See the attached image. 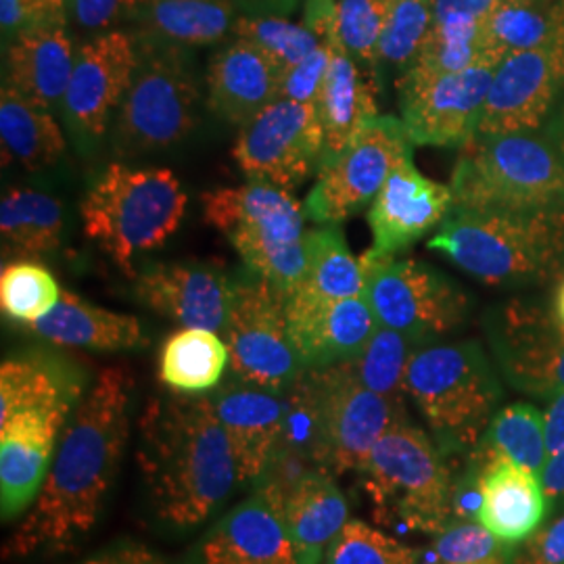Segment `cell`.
Segmentation results:
<instances>
[{"label": "cell", "mask_w": 564, "mask_h": 564, "mask_svg": "<svg viewBox=\"0 0 564 564\" xmlns=\"http://www.w3.org/2000/svg\"><path fill=\"white\" fill-rule=\"evenodd\" d=\"M132 381L123 368H105L61 433L41 494L7 542V556L63 552L101 517L128 442Z\"/></svg>", "instance_id": "cell-1"}, {"label": "cell", "mask_w": 564, "mask_h": 564, "mask_svg": "<svg viewBox=\"0 0 564 564\" xmlns=\"http://www.w3.org/2000/svg\"><path fill=\"white\" fill-rule=\"evenodd\" d=\"M139 426V466L155 514L178 529L207 521L239 484L212 398H158Z\"/></svg>", "instance_id": "cell-2"}, {"label": "cell", "mask_w": 564, "mask_h": 564, "mask_svg": "<svg viewBox=\"0 0 564 564\" xmlns=\"http://www.w3.org/2000/svg\"><path fill=\"white\" fill-rule=\"evenodd\" d=\"M289 421L305 426L310 456L321 470H362L384 433L405 421L403 403L364 387L349 364L305 368L286 389Z\"/></svg>", "instance_id": "cell-3"}, {"label": "cell", "mask_w": 564, "mask_h": 564, "mask_svg": "<svg viewBox=\"0 0 564 564\" xmlns=\"http://www.w3.org/2000/svg\"><path fill=\"white\" fill-rule=\"evenodd\" d=\"M429 249L487 284L545 281L564 265V207L542 212H452Z\"/></svg>", "instance_id": "cell-4"}, {"label": "cell", "mask_w": 564, "mask_h": 564, "mask_svg": "<svg viewBox=\"0 0 564 564\" xmlns=\"http://www.w3.org/2000/svg\"><path fill=\"white\" fill-rule=\"evenodd\" d=\"M452 212H542L564 207V158L538 132L475 134L452 172Z\"/></svg>", "instance_id": "cell-5"}, {"label": "cell", "mask_w": 564, "mask_h": 564, "mask_svg": "<svg viewBox=\"0 0 564 564\" xmlns=\"http://www.w3.org/2000/svg\"><path fill=\"white\" fill-rule=\"evenodd\" d=\"M80 212L86 237L134 274V260L178 230L186 193L172 170L111 163L86 191Z\"/></svg>", "instance_id": "cell-6"}, {"label": "cell", "mask_w": 564, "mask_h": 564, "mask_svg": "<svg viewBox=\"0 0 564 564\" xmlns=\"http://www.w3.org/2000/svg\"><path fill=\"white\" fill-rule=\"evenodd\" d=\"M405 391L444 454L477 447L502 400V384L477 341L421 345Z\"/></svg>", "instance_id": "cell-7"}, {"label": "cell", "mask_w": 564, "mask_h": 564, "mask_svg": "<svg viewBox=\"0 0 564 564\" xmlns=\"http://www.w3.org/2000/svg\"><path fill=\"white\" fill-rule=\"evenodd\" d=\"M205 220L239 251L251 272L289 295L307 268L305 212L291 191L263 181L203 195Z\"/></svg>", "instance_id": "cell-8"}, {"label": "cell", "mask_w": 564, "mask_h": 564, "mask_svg": "<svg viewBox=\"0 0 564 564\" xmlns=\"http://www.w3.org/2000/svg\"><path fill=\"white\" fill-rule=\"evenodd\" d=\"M360 473L381 523L426 535L454 523L456 491L444 452L419 426L408 421L391 426Z\"/></svg>", "instance_id": "cell-9"}, {"label": "cell", "mask_w": 564, "mask_h": 564, "mask_svg": "<svg viewBox=\"0 0 564 564\" xmlns=\"http://www.w3.org/2000/svg\"><path fill=\"white\" fill-rule=\"evenodd\" d=\"M202 90L184 48L139 39V65L111 128L120 158L160 153L199 123Z\"/></svg>", "instance_id": "cell-10"}, {"label": "cell", "mask_w": 564, "mask_h": 564, "mask_svg": "<svg viewBox=\"0 0 564 564\" xmlns=\"http://www.w3.org/2000/svg\"><path fill=\"white\" fill-rule=\"evenodd\" d=\"M364 297L381 326L423 345L458 328L468 316V300L440 270L416 260L362 258Z\"/></svg>", "instance_id": "cell-11"}, {"label": "cell", "mask_w": 564, "mask_h": 564, "mask_svg": "<svg viewBox=\"0 0 564 564\" xmlns=\"http://www.w3.org/2000/svg\"><path fill=\"white\" fill-rule=\"evenodd\" d=\"M224 333L239 383L281 393L300 377L303 366L289 335L284 293L256 272L235 281Z\"/></svg>", "instance_id": "cell-12"}, {"label": "cell", "mask_w": 564, "mask_h": 564, "mask_svg": "<svg viewBox=\"0 0 564 564\" xmlns=\"http://www.w3.org/2000/svg\"><path fill=\"white\" fill-rule=\"evenodd\" d=\"M412 158L402 120L375 118L337 158L324 163L303 212L312 223L341 224L377 197L389 174Z\"/></svg>", "instance_id": "cell-13"}, {"label": "cell", "mask_w": 564, "mask_h": 564, "mask_svg": "<svg viewBox=\"0 0 564 564\" xmlns=\"http://www.w3.org/2000/svg\"><path fill=\"white\" fill-rule=\"evenodd\" d=\"M323 126L312 102L279 99L242 123L232 155L249 181L295 191L321 172Z\"/></svg>", "instance_id": "cell-14"}, {"label": "cell", "mask_w": 564, "mask_h": 564, "mask_svg": "<svg viewBox=\"0 0 564 564\" xmlns=\"http://www.w3.org/2000/svg\"><path fill=\"white\" fill-rule=\"evenodd\" d=\"M494 72V65L442 76L403 72L398 90L412 144L463 147L470 141L479 132Z\"/></svg>", "instance_id": "cell-15"}, {"label": "cell", "mask_w": 564, "mask_h": 564, "mask_svg": "<svg viewBox=\"0 0 564 564\" xmlns=\"http://www.w3.org/2000/svg\"><path fill=\"white\" fill-rule=\"evenodd\" d=\"M489 337L508 383L547 400L564 393V324L554 307L514 300L491 314Z\"/></svg>", "instance_id": "cell-16"}, {"label": "cell", "mask_w": 564, "mask_h": 564, "mask_svg": "<svg viewBox=\"0 0 564 564\" xmlns=\"http://www.w3.org/2000/svg\"><path fill=\"white\" fill-rule=\"evenodd\" d=\"M139 65V39L109 30L84 42L65 99L61 105L67 130L84 149L101 142L111 113L120 107Z\"/></svg>", "instance_id": "cell-17"}, {"label": "cell", "mask_w": 564, "mask_h": 564, "mask_svg": "<svg viewBox=\"0 0 564 564\" xmlns=\"http://www.w3.org/2000/svg\"><path fill=\"white\" fill-rule=\"evenodd\" d=\"M564 88V39L508 55L494 72L477 134L535 132Z\"/></svg>", "instance_id": "cell-18"}, {"label": "cell", "mask_w": 564, "mask_h": 564, "mask_svg": "<svg viewBox=\"0 0 564 564\" xmlns=\"http://www.w3.org/2000/svg\"><path fill=\"white\" fill-rule=\"evenodd\" d=\"M452 209V188L424 178L412 158H408L389 174L368 209L372 232L368 253L375 258H393L444 224Z\"/></svg>", "instance_id": "cell-19"}, {"label": "cell", "mask_w": 564, "mask_h": 564, "mask_svg": "<svg viewBox=\"0 0 564 564\" xmlns=\"http://www.w3.org/2000/svg\"><path fill=\"white\" fill-rule=\"evenodd\" d=\"M235 281L205 263H149L134 276V293L147 307L184 328L223 330Z\"/></svg>", "instance_id": "cell-20"}, {"label": "cell", "mask_w": 564, "mask_h": 564, "mask_svg": "<svg viewBox=\"0 0 564 564\" xmlns=\"http://www.w3.org/2000/svg\"><path fill=\"white\" fill-rule=\"evenodd\" d=\"M69 416L53 410H25L0 421V505L4 521H13L36 502Z\"/></svg>", "instance_id": "cell-21"}, {"label": "cell", "mask_w": 564, "mask_h": 564, "mask_svg": "<svg viewBox=\"0 0 564 564\" xmlns=\"http://www.w3.org/2000/svg\"><path fill=\"white\" fill-rule=\"evenodd\" d=\"M284 307L289 335L303 370L351 360L379 326L364 295L323 302L289 293Z\"/></svg>", "instance_id": "cell-22"}, {"label": "cell", "mask_w": 564, "mask_h": 564, "mask_svg": "<svg viewBox=\"0 0 564 564\" xmlns=\"http://www.w3.org/2000/svg\"><path fill=\"white\" fill-rule=\"evenodd\" d=\"M223 423L239 484L262 479L289 433L286 402L276 391L253 384H228L212 395Z\"/></svg>", "instance_id": "cell-23"}, {"label": "cell", "mask_w": 564, "mask_h": 564, "mask_svg": "<svg viewBox=\"0 0 564 564\" xmlns=\"http://www.w3.org/2000/svg\"><path fill=\"white\" fill-rule=\"evenodd\" d=\"M199 564H300L274 489L232 508L203 540Z\"/></svg>", "instance_id": "cell-24"}, {"label": "cell", "mask_w": 564, "mask_h": 564, "mask_svg": "<svg viewBox=\"0 0 564 564\" xmlns=\"http://www.w3.org/2000/svg\"><path fill=\"white\" fill-rule=\"evenodd\" d=\"M279 67L251 42L235 39L220 48L207 69V109L242 126L263 107L281 99Z\"/></svg>", "instance_id": "cell-25"}, {"label": "cell", "mask_w": 564, "mask_h": 564, "mask_svg": "<svg viewBox=\"0 0 564 564\" xmlns=\"http://www.w3.org/2000/svg\"><path fill=\"white\" fill-rule=\"evenodd\" d=\"M67 25V21H41L9 42L7 86L48 111L63 105L76 63Z\"/></svg>", "instance_id": "cell-26"}, {"label": "cell", "mask_w": 564, "mask_h": 564, "mask_svg": "<svg viewBox=\"0 0 564 564\" xmlns=\"http://www.w3.org/2000/svg\"><path fill=\"white\" fill-rule=\"evenodd\" d=\"M477 521L506 544H521L550 514L538 475L508 460H494L477 475Z\"/></svg>", "instance_id": "cell-27"}, {"label": "cell", "mask_w": 564, "mask_h": 564, "mask_svg": "<svg viewBox=\"0 0 564 564\" xmlns=\"http://www.w3.org/2000/svg\"><path fill=\"white\" fill-rule=\"evenodd\" d=\"M330 48V65L314 102L323 126V165L337 158L368 121L379 118L377 86L372 78L366 76L360 63L345 51L333 44Z\"/></svg>", "instance_id": "cell-28"}, {"label": "cell", "mask_w": 564, "mask_h": 564, "mask_svg": "<svg viewBox=\"0 0 564 564\" xmlns=\"http://www.w3.org/2000/svg\"><path fill=\"white\" fill-rule=\"evenodd\" d=\"M276 494L300 564L321 563L349 521V508L339 485L326 470H310L286 494L279 489Z\"/></svg>", "instance_id": "cell-29"}, {"label": "cell", "mask_w": 564, "mask_h": 564, "mask_svg": "<svg viewBox=\"0 0 564 564\" xmlns=\"http://www.w3.org/2000/svg\"><path fill=\"white\" fill-rule=\"evenodd\" d=\"M28 330L44 341L97 351L134 349L147 343L139 318L84 302L72 291H63L59 303L41 321L28 324Z\"/></svg>", "instance_id": "cell-30"}, {"label": "cell", "mask_w": 564, "mask_h": 564, "mask_svg": "<svg viewBox=\"0 0 564 564\" xmlns=\"http://www.w3.org/2000/svg\"><path fill=\"white\" fill-rule=\"evenodd\" d=\"M80 377L51 358H13L0 368V421L25 410H76Z\"/></svg>", "instance_id": "cell-31"}, {"label": "cell", "mask_w": 564, "mask_h": 564, "mask_svg": "<svg viewBox=\"0 0 564 564\" xmlns=\"http://www.w3.org/2000/svg\"><path fill=\"white\" fill-rule=\"evenodd\" d=\"M235 20L232 0H151L137 23L142 41L199 48L232 34Z\"/></svg>", "instance_id": "cell-32"}, {"label": "cell", "mask_w": 564, "mask_h": 564, "mask_svg": "<svg viewBox=\"0 0 564 564\" xmlns=\"http://www.w3.org/2000/svg\"><path fill=\"white\" fill-rule=\"evenodd\" d=\"M0 141L4 163H20L39 172L59 162L65 139L53 111L44 109L11 86L0 93Z\"/></svg>", "instance_id": "cell-33"}, {"label": "cell", "mask_w": 564, "mask_h": 564, "mask_svg": "<svg viewBox=\"0 0 564 564\" xmlns=\"http://www.w3.org/2000/svg\"><path fill=\"white\" fill-rule=\"evenodd\" d=\"M494 460L517 464L542 479L550 460L545 414L531 403H512L496 412L475 447V475Z\"/></svg>", "instance_id": "cell-34"}, {"label": "cell", "mask_w": 564, "mask_h": 564, "mask_svg": "<svg viewBox=\"0 0 564 564\" xmlns=\"http://www.w3.org/2000/svg\"><path fill=\"white\" fill-rule=\"evenodd\" d=\"M63 205L53 195L32 188H11L0 203L4 253L39 258L55 251L63 237Z\"/></svg>", "instance_id": "cell-35"}, {"label": "cell", "mask_w": 564, "mask_h": 564, "mask_svg": "<svg viewBox=\"0 0 564 564\" xmlns=\"http://www.w3.org/2000/svg\"><path fill=\"white\" fill-rule=\"evenodd\" d=\"M362 260L351 253L339 224H323L307 232V268L302 284L291 291L312 300H349L364 295Z\"/></svg>", "instance_id": "cell-36"}, {"label": "cell", "mask_w": 564, "mask_h": 564, "mask_svg": "<svg viewBox=\"0 0 564 564\" xmlns=\"http://www.w3.org/2000/svg\"><path fill=\"white\" fill-rule=\"evenodd\" d=\"M230 366L228 345L207 328H182L160 354V379L176 393H205L220 383Z\"/></svg>", "instance_id": "cell-37"}, {"label": "cell", "mask_w": 564, "mask_h": 564, "mask_svg": "<svg viewBox=\"0 0 564 564\" xmlns=\"http://www.w3.org/2000/svg\"><path fill=\"white\" fill-rule=\"evenodd\" d=\"M419 347L421 345L410 337L379 324L362 351L345 362L349 364L351 372L364 387L381 393L391 402L403 403V393H408V364Z\"/></svg>", "instance_id": "cell-38"}, {"label": "cell", "mask_w": 564, "mask_h": 564, "mask_svg": "<svg viewBox=\"0 0 564 564\" xmlns=\"http://www.w3.org/2000/svg\"><path fill=\"white\" fill-rule=\"evenodd\" d=\"M393 0H335L330 30L324 42L345 51L349 57L379 65V42Z\"/></svg>", "instance_id": "cell-39"}, {"label": "cell", "mask_w": 564, "mask_h": 564, "mask_svg": "<svg viewBox=\"0 0 564 564\" xmlns=\"http://www.w3.org/2000/svg\"><path fill=\"white\" fill-rule=\"evenodd\" d=\"M232 36L258 46L279 67L282 76L323 44L321 36L305 23H293L282 15L237 18Z\"/></svg>", "instance_id": "cell-40"}, {"label": "cell", "mask_w": 564, "mask_h": 564, "mask_svg": "<svg viewBox=\"0 0 564 564\" xmlns=\"http://www.w3.org/2000/svg\"><path fill=\"white\" fill-rule=\"evenodd\" d=\"M59 282L34 262H13L0 274V305L7 318L32 324L46 316L61 300Z\"/></svg>", "instance_id": "cell-41"}, {"label": "cell", "mask_w": 564, "mask_h": 564, "mask_svg": "<svg viewBox=\"0 0 564 564\" xmlns=\"http://www.w3.org/2000/svg\"><path fill=\"white\" fill-rule=\"evenodd\" d=\"M431 28V0H393L379 42V63L408 69L419 57Z\"/></svg>", "instance_id": "cell-42"}, {"label": "cell", "mask_w": 564, "mask_h": 564, "mask_svg": "<svg viewBox=\"0 0 564 564\" xmlns=\"http://www.w3.org/2000/svg\"><path fill=\"white\" fill-rule=\"evenodd\" d=\"M324 564H421V552L362 521H347Z\"/></svg>", "instance_id": "cell-43"}, {"label": "cell", "mask_w": 564, "mask_h": 564, "mask_svg": "<svg viewBox=\"0 0 564 564\" xmlns=\"http://www.w3.org/2000/svg\"><path fill=\"white\" fill-rule=\"evenodd\" d=\"M512 547L479 521H454L433 544V564H508Z\"/></svg>", "instance_id": "cell-44"}, {"label": "cell", "mask_w": 564, "mask_h": 564, "mask_svg": "<svg viewBox=\"0 0 564 564\" xmlns=\"http://www.w3.org/2000/svg\"><path fill=\"white\" fill-rule=\"evenodd\" d=\"M151 0H63L69 25L84 34H102L111 28L137 21Z\"/></svg>", "instance_id": "cell-45"}, {"label": "cell", "mask_w": 564, "mask_h": 564, "mask_svg": "<svg viewBox=\"0 0 564 564\" xmlns=\"http://www.w3.org/2000/svg\"><path fill=\"white\" fill-rule=\"evenodd\" d=\"M561 510L547 514L524 542L512 547L508 564H564V502Z\"/></svg>", "instance_id": "cell-46"}, {"label": "cell", "mask_w": 564, "mask_h": 564, "mask_svg": "<svg viewBox=\"0 0 564 564\" xmlns=\"http://www.w3.org/2000/svg\"><path fill=\"white\" fill-rule=\"evenodd\" d=\"M333 57L330 44L323 42L312 55L300 61L282 76L281 99L297 102H316L324 76Z\"/></svg>", "instance_id": "cell-47"}, {"label": "cell", "mask_w": 564, "mask_h": 564, "mask_svg": "<svg viewBox=\"0 0 564 564\" xmlns=\"http://www.w3.org/2000/svg\"><path fill=\"white\" fill-rule=\"evenodd\" d=\"M82 564H163V561L142 545L126 544L107 550Z\"/></svg>", "instance_id": "cell-48"}, {"label": "cell", "mask_w": 564, "mask_h": 564, "mask_svg": "<svg viewBox=\"0 0 564 564\" xmlns=\"http://www.w3.org/2000/svg\"><path fill=\"white\" fill-rule=\"evenodd\" d=\"M433 2V18L442 15H466L485 20L500 0H431Z\"/></svg>", "instance_id": "cell-49"}, {"label": "cell", "mask_w": 564, "mask_h": 564, "mask_svg": "<svg viewBox=\"0 0 564 564\" xmlns=\"http://www.w3.org/2000/svg\"><path fill=\"white\" fill-rule=\"evenodd\" d=\"M542 484L552 505L564 502V445L550 454V460L542 473Z\"/></svg>", "instance_id": "cell-50"}, {"label": "cell", "mask_w": 564, "mask_h": 564, "mask_svg": "<svg viewBox=\"0 0 564 564\" xmlns=\"http://www.w3.org/2000/svg\"><path fill=\"white\" fill-rule=\"evenodd\" d=\"M545 435L550 454L564 445V393L554 398L545 412Z\"/></svg>", "instance_id": "cell-51"}, {"label": "cell", "mask_w": 564, "mask_h": 564, "mask_svg": "<svg viewBox=\"0 0 564 564\" xmlns=\"http://www.w3.org/2000/svg\"><path fill=\"white\" fill-rule=\"evenodd\" d=\"M249 15H284L295 9L297 0H239Z\"/></svg>", "instance_id": "cell-52"}, {"label": "cell", "mask_w": 564, "mask_h": 564, "mask_svg": "<svg viewBox=\"0 0 564 564\" xmlns=\"http://www.w3.org/2000/svg\"><path fill=\"white\" fill-rule=\"evenodd\" d=\"M550 139H552L554 144L558 147V151L563 153L564 158V107L563 111H561V116H558V120L554 121V128H552V134H550Z\"/></svg>", "instance_id": "cell-53"}, {"label": "cell", "mask_w": 564, "mask_h": 564, "mask_svg": "<svg viewBox=\"0 0 564 564\" xmlns=\"http://www.w3.org/2000/svg\"><path fill=\"white\" fill-rule=\"evenodd\" d=\"M554 312L558 316V321L564 324V281L561 282L558 291H556V300H554Z\"/></svg>", "instance_id": "cell-54"}]
</instances>
